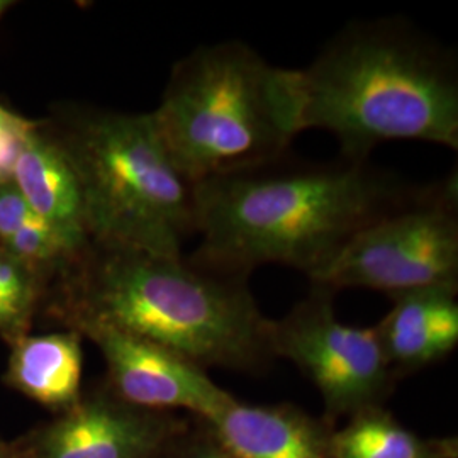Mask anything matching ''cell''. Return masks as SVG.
I'll list each match as a JSON object with an SVG mask.
<instances>
[{
    "mask_svg": "<svg viewBox=\"0 0 458 458\" xmlns=\"http://www.w3.org/2000/svg\"><path fill=\"white\" fill-rule=\"evenodd\" d=\"M416 185L369 162L314 164L289 155L196 185L192 262L250 277L262 265L311 280L367 225Z\"/></svg>",
    "mask_w": 458,
    "mask_h": 458,
    "instance_id": "6da1fadb",
    "label": "cell"
},
{
    "mask_svg": "<svg viewBox=\"0 0 458 458\" xmlns=\"http://www.w3.org/2000/svg\"><path fill=\"white\" fill-rule=\"evenodd\" d=\"M297 77L301 131L333 134L342 158L391 141L458 148L457 58L408 19L350 22Z\"/></svg>",
    "mask_w": 458,
    "mask_h": 458,
    "instance_id": "7a4b0ae2",
    "label": "cell"
},
{
    "mask_svg": "<svg viewBox=\"0 0 458 458\" xmlns=\"http://www.w3.org/2000/svg\"><path fill=\"white\" fill-rule=\"evenodd\" d=\"M79 291V318L160 344L202 369L257 374L276 360L268 319L248 287L189 257L98 246Z\"/></svg>",
    "mask_w": 458,
    "mask_h": 458,
    "instance_id": "3957f363",
    "label": "cell"
},
{
    "mask_svg": "<svg viewBox=\"0 0 458 458\" xmlns=\"http://www.w3.org/2000/svg\"><path fill=\"white\" fill-rule=\"evenodd\" d=\"M151 115L192 185L270 164L302 132L297 70L268 64L243 41L204 45L174 66Z\"/></svg>",
    "mask_w": 458,
    "mask_h": 458,
    "instance_id": "277c9868",
    "label": "cell"
},
{
    "mask_svg": "<svg viewBox=\"0 0 458 458\" xmlns=\"http://www.w3.org/2000/svg\"><path fill=\"white\" fill-rule=\"evenodd\" d=\"M64 147L96 245L181 257L196 234V185L174 162L153 115L82 113Z\"/></svg>",
    "mask_w": 458,
    "mask_h": 458,
    "instance_id": "5b68a950",
    "label": "cell"
},
{
    "mask_svg": "<svg viewBox=\"0 0 458 458\" xmlns=\"http://www.w3.org/2000/svg\"><path fill=\"white\" fill-rule=\"evenodd\" d=\"M333 294L370 289L393 295L458 287V177L416 185L391 211L360 229L311 278Z\"/></svg>",
    "mask_w": 458,
    "mask_h": 458,
    "instance_id": "8992f818",
    "label": "cell"
},
{
    "mask_svg": "<svg viewBox=\"0 0 458 458\" xmlns=\"http://www.w3.org/2000/svg\"><path fill=\"white\" fill-rule=\"evenodd\" d=\"M333 295L312 285L308 297L282 319H272L270 327L274 359L293 361L311 380L329 423L384 406L397 382L376 327L344 325L333 310Z\"/></svg>",
    "mask_w": 458,
    "mask_h": 458,
    "instance_id": "52a82bcc",
    "label": "cell"
},
{
    "mask_svg": "<svg viewBox=\"0 0 458 458\" xmlns=\"http://www.w3.org/2000/svg\"><path fill=\"white\" fill-rule=\"evenodd\" d=\"M79 325L104 355L111 391L131 406L187 411L192 418L213 421L236 399L206 369L172 350L96 319H79Z\"/></svg>",
    "mask_w": 458,
    "mask_h": 458,
    "instance_id": "ba28073f",
    "label": "cell"
},
{
    "mask_svg": "<svg viewBox=\"0 0 458 458\" xmlns=\"http://www.w3.org/2000/svg\"><path fill=\"white\" fill-rule=\"evenodd\" d=\"M189 423L172 412L131 406L111 389L98 391L49 426L38 458H160Z\"/></svg>",
    "mask_w": 458,
    "mask_h": 458,
    "instance_id": "9c48e42d",
    "label": "cell"
},
{
    "mask_svg": "<svg viewBox=\"0 0 458 458\" xmlns=\"http://www.w3.org/2000/svg\"><path fill=\"white\" fill-rule=\"evenodd\" d=\"M458 287H428L393 295L376 325L395 378L450 357L458 346Z\"/></svg>",
    "mask_w": 458,
    "mask_h": 458,
    "instance_id": "30bf717a",
    "label": "cell"
},
{
    "mask_svg": "<svg viewBox=\"0 0 458 458\" xmlns=\"http://www.w3.org/2000/svg\"><path fill=\"white\" fill-rule=\"evenodd\" d=\"M204 423L240 458H331L333 425L294 404L253 406L234 399Z\"/></svg>",
    "mask_w": 458,
    "mask_h": 458,
    "instance_id": "8fae6325",
    "label": "cell"
},
{
    "mask_svg": "<svg viewBox=\"0 0 458 458\" xmlns=\"http://www.w3.org/2000/svg\"><path fill=\"white\" fill-rule=\"evenodd\" d=\"M13 183L51 228L83 248L94 243L87 228L82 187L64 143H53L34 131L21 149Z\"/></svg>",
    "mask_w": 458,
    "mask_h": 458,
    "instance_id": "7c38bea8",
    "label": "cell"
},
{
    "mask_svg": "<svg viewBox=\"0 0 458 458\" xmlns=\"http://www.w3.org/2000/svg\"><path fill=\"white\" fill-rule=\"evenodd\" d=\"M82 367L79 335L51 333L21 338L13 350L7 376L17 391L45 406L66 411L82 397Z\"/></svg>",
    "mask_w": 458,
    "mask_h": 458,
    "instance_id": "4fadbf2b",
    "label": "cell"
},
{
    "mask_svg": "<svg viewBox=\"0 0 458 458\" xmlns=\"http://www.w3.org/2000/svg\"><path fill=\"white\" fill-rule=\"evenodd\" d=\"M331 458H458V440L421 437L380 406L360 411L342 429H333Z\"/></svg>",
    "mask_w": 458,
    "mask_h": 458,
    "instance_id": "5bb4252c",
    "label": "cell"
},
{
    "mask_svg": "<svg viewBox=\"0 0 458 458\" xmlns=\"http://www.w3.org/2000/svg\"><path fill=\"white\" fill-rule=\"evenodd\" d=\"M4 245L9 255L22 263L53 260L60 257H77L87 250L72 242L62 231L51 228L49 225L21 229Z\"/></svg>",
    "mask_w": 458,
    "mask_h": 458,
    "instance_id": "9a60e30c",
    "label": "cell"
},
{
    "mask_svg": "<svg viewBox=\"0 0 458 458\" xmlns=\"http://www.w3.org/2000/svg\"><path fill=\"white\" fill-rule=\"evenodd\" d=\"M160 458H240L219 442L202 420L189 426L165 448Z\"/></svg>",
    "mask_w": 458,
    "mask_h": 458,
    "instance_id": "2e32d148",
    "label": "cell"
},
{
    "mask_svg": "<svg viewBox=\"0 0 458 458\" xmlns=\"http://www.w3.org/2000/svg\"><path fill=\"white\" fill-rule=\"evenodd\" d=\"M36 131L33 124L0 106V183L13 179L21 149Z\"/></svg>",
    "mask_w": 458,
    "mask_h": 458,
    "instance_id": "e0dca14e",
    "label": "cell"
},
{
    "mask_svg": "<svg viewBox=\"0 0 458 458\" xmlns=\"http://www.w3.org/2000/svg\"><path fill=\"white\" fill-rule=\"evenodd\" d=\"M47 225L34 213L13 182L0 183V240L5 243L13 234L24 228Z\"/></svg>",
    "mask_w": 458,
    "mask_h": 458,
    "instance_id": "ac0fdd59",
    "label": "cell"
},
{
    "mask_svg": "<svg viewBox=\"0 0 458 458\" xmlns=\"http://www.w3.org/2000/svg\"><path fill=\"white\" fill-rule=\"evenodd\" d=\"M21 314H22V310H19L17 306L11 304L9 301L0 297V327L2 329L14 327L17 321H19Z\"/></svg>",
    "mask_w": 458,
    "mask_h": 458,
    "instance_id": "d6986e66",
    "label": "cell"
},
{
    "mask_svg": "<svg viewBox=\"0 0 458 458\" xmlns=\"http://www.w3.org/2000/svg\"><path fill=\"white\" fill-rule=\"evenodd\" d=\"M11 5V2H7V0H0V16L5 13V9Z\"/></svg>",
    "mask_w": 458,
    "mask_h": 458,
    "instance_id": "ffe728a7",
    "label": "cell"
}]
</instances>
